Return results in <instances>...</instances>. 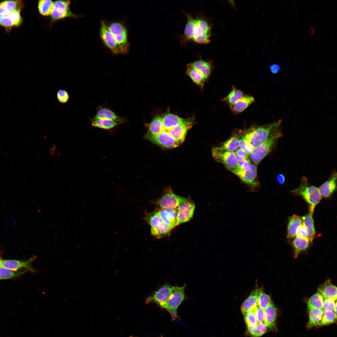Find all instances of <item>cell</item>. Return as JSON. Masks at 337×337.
I'll return each mask as SVG.
<instances>
[{
    "instance_id": "cell-28",
    "label": "cell",
    "mask_w": 337,
    "mask_h": 337,
    "mask_svg": "<svg viewBox=\"0 0 337 337\" xmlns=\"http://www.w3.org/2000/svg\"><path fill=\"white\" fill-rule=\"evenodd\" d=\"M301 217L299 216L294 214L289 217L287 228V237L291 239L296 236L298 227L302 224Z\"/></svg>"
},
{
    "instance_id": "cell-39",
    "label": "cell",
    "mask_w": 337,
    "mask_h": 337,
    "mask_svg": "<svg viewBox=\"0 0 337 337\" xmlns=\"http://www.w3.org/2000/svg\"><path fill=\"white\" fill-rule=\"evenodd\" d=\"M272 302L270 296L260 289L257 305L264 310Z\"/></svg>"
},
{
    "instance_id": "cell-29",
    "label": "cell",
    "mask_w": 337,
    "mask_h": 337,
    "mask_svg": "<svg viewBox=\"0 0 337 337\" xmlns=\"http://www.w3.org/2000/svg\"><path fill=\"white\" fill-rule=\"evenodd\" d=\"M89 119L92 126L106 130L111 129L123 123L119 121L110 119Z\"/></svg>"
},
{
    "instance_id": "cell-46",
    "label": "cell",
    "mask_w": 337,
    "mask_h": 337,
    "mask_svg": "<svg viewBox=\"0 0 337 337\" xmlns=\"http://www.w3.org/2000/svg\"><path fill=\"white\" fill-rule=\"evenodd\" d=\"M254 312L258 323H265L264 310L257 306Z\"/></svg>"
},
{
    "instance_id": "cell-26",
    "label": "cell",
    "mask_w": 337,
    "mask_h": 337,
    "mask_svg": "<svg viewBox=\"0 0 337 337\" xmlns=\"http://www.w3.org/2000/svg\"><path fill=\"white\" fill-rule=\"evenodd\" d=\"M264 323L267 327L272 329L275 327L277 318L276 307L271 302L265 309Z\"/></svg>"
},
{
    "instance_id": "cell-32",
    "label": "cell",
    "mask_w": 337,
    "mask_h": 337,
    "mask_svg": "<svg viewBox=\"0 0 337 337\" xmlns=\"http://www.w3.org/2000/svg\"><path fill=\"white\" fill-rule=\"evenodd\" d=\"M307 239L296 237L293 239L292 244L294 249V256L297 257L300 253L307 249L310 243Z\"/></svg>"
},
{
    "instance_id": "cell-41",
    "label": "cell",
    "mask_w": 337,
    "mask_h": 337,
    "mask_svg": "<svg viewBox=\"0 0 337 337\" xmlns=\"http://www.w3.org/2000/svg\"><path fill=\"white\" fill-rule=\"evenodd\" d=\"M244 320L247 327H255L258 323L254 311L247 312L244 315Z\"/></svg>"
},
{
    "instance_id": "cell-49",
    "label": "cell",
    "mask_w": 337,
    "mask_h": 337,
    "mask_svg": "<svg viewBox=\"0 0 337 337\" xmlns=\"http://www.w3.org/2000/svg\"><path fill=\"white\" fill-rule=\"evenodd\" d=\"M234 153L238 161L245 160L249 158V156L246 153L239 148Z\"/></svg>"
},
{
    "instance_id": "cell-48",
    "label": "cell",
    "mask_w": 337,
    "mask_h": 337,
    "mask_svg": "<svg viewBox=\"0 0 337 337\" xmlns=\"http://www.w3.org/2000/svg\"><path fill=\"white\" fill-rule=\"evenodd\" d=\"M296 237L305 238L309 240L308 232L303 225H301L298 227L296 231Z\"/></svg>"
},
{
    "instance_id": "cell-4",
    "label": "cell",
    "mask_w": 337,
    "mask_h": 337,
    "mask_svg": "<svg viewBox=\"0 0 337 337\" xmlns=\"http://www.w3.org/2000/svg\"><path fill=\"white\" fill-rule=\"evenodd\" d=\"M291 192L301 197L309 205V212L313 214L316 206L320 202L321 196L318 188L310 184L308 179L303 176L299 186L293 189Z\"/></svg>"
},
{
    "instance_id": "cell-31",
    "label": "cell",
    "mask_w": 337,
    "mask_h": 337,
    "mask_svg": "<svg viewBox=\"0 0 337 337\" xmlns=\"http://www.w3.org/2000/svg\"><path fill=\"white\" fill-rule=\"evenodd\" d=\"M309 310V320L307 324L308 328L319 326L323 314L322 309H312Z\"/></svg>"
},
{
    "instance_id": "cell-13",
    "label": "cell",
    "mask_w": 337,
    "mask_h": 337,
    "mask_svg": "<svg viewBox=\"0 0 337 337\" xmlns=\"http://www.w3.org/2000/svg\"><path fill=\"white\" fill-rule=\"evenodd\" d=\"M174 287L168 284L164 285L147 298L146 303H155L166 309L168 300Z\"/></svg>"
},
{
    "instance_id": "cell-22",
    "label": "cell",
    "mask_w": 337,
    "mask_h": 337,
    "mask_svg": "<svg viewBox=\"0 0 337 337\" xmlns=\"http://www.w3.org/2000/svg\"><path fill=\"white\" fill-rule=\"evenodd\" d=\"M193 66L207 80L213 69L212 62L210 60L199 59L191 63Z\"/></svg>"
},
{
    "instance_id": "cell-42",
    "label": "cell",
    "mask_w": 337,
    "mask_h": 337,
    "mask_svg": "<svg viewBox=\"0 0 337 337\" xmlns=\"http://www.w3.org/2000/svg\"><path fill=\"white\" fill-rule=\"evenodd\" d=\"M239 148L243 150L248 156L254 148L243 137V134L239 141Z\"/></svg>"
},
{
    "instance_id": "cell-24",
    "label": "cell",
    "mask_w": 337,
    "mask_h": 337,
    "mask_svg": "<svg viewBox=\"0 0 337 337\" xmlns=\"http://www.w3.org/2000/svg\"><path fill=\"white\" fill-rule=\"evenodd\" d=\"M255 99L252 95H244L240 100L230 106L232 112L237 114L241 113L255 102Z\"/></svg>"
},
{
    "instance_id": "cell-7",
    "label": "cell",
    "mask_w": 337,
    "mask_h": 337,
    "mask_svg": "<svg viewBox=\"0 0 337 337\" xmlns=\"http://www.w3.org/2000/svg\"><path fill=\"white\" fill-rule=\"evenodd\" d=\"M282 134L273 136L260 145L253 148L249 157L256 166L271 151Z\"/></svg>"
},
{
    "instance_id": "cell-25",
    "label": "cell",
    "mask_w": 337,
    "mask_h": 337,
    "mask_svg": "<svg viewBox=\"0 0 337 337\" xmlns=\"http://www.w3.org/2000/svg\"><path fill=\"white\" fill-rule=\"evenodd\" d=\"M186 72L193 82L203 89L206 80L203 75L193 66L191 63L187 65Z\"/></svg>"
},
{
    "instance_id": "cell-54",
    "label": "cell",
    "mask_w": 337,
    "mask_h": 337,
    "mask_svg": "<svg viewBox=\"0 0 337 337\" xmlns=\"http://www.w3.org/2000/svg\"><path fill=\"white\" fill-rule=\"evenodd\" d=\"M130 337H134V336H130Z\"/></svg>"
},
{
    "instance_id": "cell-16",
    "label": "cell",
    "mask_w": 337,
    "mask_h": 337,
    "mask_svg": "<svg viewBox=\"0 0 337 337\" xmlns=\"http://www.w3.org/2000/svg\"><path fill=\"white\" fill-rule=\"evenodd\" d=\"M35 258L32 257L25 261L3 260V266L15 271L33 272L35 270L32 267V263Z\"/></svg>"
},
{
    "instance_id": "cell-6",
    "label": "cell",
    "mask_w": 337,
    "mask_h": 337,
    "mask_svg": "<svg viewBox=\"0 0 337 337\" xmlns=\"http://www.w3.org/2000/svg\"><path fill=\"white\" fill-rule=\"evenodd\" d=\"M212 153L216 161L224 165L228 169L237 175L238 170V161L234 152L223 150L217 147L212 148Z\"/></svg>"
},
{
    "instance_id": "cell-18",
    "label": "cell",
    "mask_w": 337,
    "mask_h": 337,
    "mask_svg": "<svg viewBox=\"0 0 337 337\" xmlns=\"http://www.w3.org/2000/svg\"><path fill=\"white\" fill-rule=\"evenodd\" d=\"M243 134V130H235L228 139L217 147L223 150L234 152L239 148V141Z\"/></svg>"
},
{
    "instance_id": "cell-52",
    "label": "cell",
    "mask_w": 337,
    "mask_h": 337,
    "mask_svg": "<svg viewBox=\"0 0 337 337\" xmlns=\"http://www.w3.org/2000/svg\"><path fill=\"white\" fill-rule=\"evenodd\" d=\"M3 260L2 258L0 255V269L3 266Z\"/></svg>"
},
{
    "instance_id": "cell-50",
    "label": "cell",
    "mask_w": 337,
    "mask_h": 337,
    "mask_svg": "<svg viewBox=\"0 0 337 337\" xmlns=\"http://www.w3.org/2000/svg\"><path fill=\"white\" fill-rule=\"evenodd\" d=\"M269 68L271 71L274 74L278 73L281 69L280 66L276 64L271 65L270 66Z\"/></svg>"
},
{
    "instance_id": "cell-30",
    "label": "cell",
    "mask_w": 337,
    "mask_h": 337,
    "mask_svg": "<svg viewBox=\"0 0 337 337\" xmlns=\"http://www.w3.org/2000/svg\"><path fill=\"white\" fill-rule=\"evenodd\" d=\"M312 215L313 214L309 212L301 217L303 225L305 227L308 232L309 240L310 242H312L316 233Z\"/></svg>"
},
{
    "instance_id": "cell-17",
    "label": "cell",
    "mask_w": 337,
    "mask_h": 337,
    "mask_svg": "<svg viewBox=\"0 0 337 337\" xmlns=\"http://www.w3.org/2000/svg\"><path fill=\"white\" fill-rule=\"evenodd\" d=\"M337 172L333 170L329 179L319 188L321 197L328 198L335 192L337 188Z\"/></svg>"
},
{
    "instance_id": "cell-36",
    "label": "cell",
    "mask_w": 337,
    "mask_h": 337,
    "mask_svg": "<svg viewBox=\"0 0 337 337\" xmlns=\"http://www.w3.org/2000/svg\"><path fill=\"white\" fill-rule=\"evenodd\" d=\"M247 333L252 337H259L266 332L267 327L265 323H258L255 327H247Z\"/></svg>"
},
{
    "instance_id": "cell-21",
    "label": "cell",
    "mask_w": 337,
    "mask_h": 337,
    "mask_svg": "<svg viewBox=\"0 0 337 337\" xmlns=\"http://www.w3.org/2000/svg\"><path fill=\"white\" fill-rule=\"evenodd\" d=\"M23 4L21 0H7L0 2V15H7L16 11H21Z\"/></svg>"
},
{
    "instance_id": "cell-2",
    "label": "cell",
    "mask_w": 337,
    "mask_h": 337,
    "mask_svg": "<svg viewBox=\"0 0 337 337\" xmlns=\"http://www.w3.org/2000/svg\"><path fill=\"white\" fill-rule=\"evenodd\" d=\"M187 22L183 33L180 37V44L184 46L192 42L198 44H207L210 42L212 25L204 17L198 15L193 17L190 13L183 12Z\"/></svg>"
},
{
    "instance_id": "cell-43",
    "label": "cell",
    "mask_w": 337,
    "mask_h": 337,
    "mask_svg": "<svg viewBox=\"0 0 337 337\" xmlns=\"http://www.w3.org/2000/svg\"><path fill=\"white\" fill-rule=\"evenodd\" d=\"M335 300L330 298H325L323 304V309L325 311H334L336 303Z\"/></svg>"
},
{
    "instance_id": "cell-44",
    "label": "cell",
    "mask_w": 337,
    "mask_h": 337,
    "mask_svg": "<svg viewBox=\"0 0 337 337\" xmlns=\"http://www.w3.org/2000/svg\"><path fill=\"white\" fill-rule=\"evenodd\" d=\"M20 12L16 11L10 13L12 19L14 27L20 26L22 22V19L20 15Z\"/></svg>"
},
{
    "instance_id": "cell-35",
    "label": "cell",
    "mask_w": 337,
    "mask_h": 337,
    "mask_svg": "<svg viewBox=\"0 0 337 337\" xmlns=\"http://www.w3.org/2000/svg\"><path fill=\"white\" fill-rule=\"evenodd\" d=\"M324 297L319 292L310 297L307 303L309 310L312 309H323Z\"/></svg>"
},
{
    "instance_id": "cell-37",
    "label": "cell",
    "mask_w": 337,
    "mask_h": 337,
    "mask_svg": "<svg viewBox=\"0 0 337 337\" xmlns=\"http://www.w3.org/2000/svg\"><path fill=\"white\" fill-rule=\"evenodd\" d=\"M26 272L15 271L2 266L0 269V280H7L18 277Z\"/></svg>"
},
{
    "instance_id": "cell-11",
    "label": "cell",
    "mask_w": 337,
    "mask_h": 337,
    "mask_svg": "<svg viewBox=\"0 0 337 337\" xmlns=\"http://www.w3.org/2000/svg\"><path fill=\"white\" fill-rule=\"evenodd\" d=\"M186 198L175 194L170 188H167L160 197L155 202L157 209L163 208H176Z\"/></svg>"
},
{
    "instance_id": "cell-10",
    "label": "cell",
    "mask_w": 337,
    "mask_h": 337,
    "mask_svg": "<svg viewBox=\"0 0 337 337\" xmlns=\"http://www.w3.org/2000/svg\"><path fill=\"white\" fill-rule=\"evenodd\" d=\"M185 287L186 285L181 287H174L168 300L166 310L173 319L177 317L178 308L184 299Z\"/></svg>"
},
{
    "instance_id": "cell-34",
    "label": "cell",
    "mask_w": 337,
    "mask_h": 337,
    "mask_svg": "<svg viewBox=\"0 0 337 337\" xmlns=\"http://www.w3.org/2000/svg\"><path fill=\"white\" fill-rule=\"evenodd\" d=\"M54 2L50 0H40L38 2V11L41 15H51L54 7Z\"/></svg>"
},
{
    "instance_id": "cell-55",
    "label": "cell",
    "mask_w": 337,
    "mask_h": 337,
    "mask_svg": "<svg viewBox=\"0 0 337 337\" xmlns=\"http://www.w3.org/2000/svg\"><path fill=\"white\" fill-rule=\"evenodd\" d=\"M162 337V336H161V337Z\"/></svg>"
},
{
    "instance_id": "cell-53",
    "label": "cell",
    "mask_w": 337,
    "mask_h": 337,
    "mask_svg": "<svg viewBox=\"0 0 337 337\" xmlns=\"http://www.w3.org/2000/svg\"><path fill=\"white\" fill-rule=\"evenodd\" d=\"M334 311L335 313L336 314V312H337V303H336V304H335V307H334Z\"/></svg>"
},
{
    "instance_id": "cell-19",
    "label": "cell",
    "mask_w": 337,
    "mask_h": 337,
    "mask_svg": "<svg viewBox=\"0 0 337 337\" xmlns=\"http://www.w3.org/2000/svg\"><path fill=\"white\" fill-rule=\"evenodd\" d=\"M163 221L173 229L177 226V208H163L156 210Z\"/></svg>"
},
{
    "instance_id": "cell-27",
    "label": "cell",
    "mask_w": 337,
    "mask_h": 337,
    "mask_svg": "<svg viewBox=\"0 0 337 337\" xmlns=\"http://www.w3.org/2000/svg\"><path fill=\"white\" fill-rule=\"evenodd\" d=\"M318 292L323 297L330 298L335 300H336L337 287L332 283L330 280L326 281L320 286Z\"/></svg>"
},
{
    "instance_id": "cell-23",
    "label": "cell",
    "mask_w": 337,
    "mask_h": 337,
    "mask_svg": "<svg viewBox=\"0 0 337 337\" xmlns=\"http://www.w3.org/2000/svg\"><path fill=\"white\" fill-rule=\"evenodd\" d=\"M89 119L95 120L100 119H110L119 121L124 123L125 120L117 115L112 110L108 108L99 107L97 110V112L93 118Z\"/></svg>"
},
{
    "instance_id": "cell-33",
    "label": "cell",
    "mask_w": 337,
    "mask_h": 337,
    "mask_svg": "<svg viewBox=\"0 0 337 337\" xmlns=\"http://www.w3.org/2000/svg\"><path fill=\"white\" fill-rule=\"evenodd\" d=\"M244 95L241 90L233 86L231 91L222 100L230 106L241 99Z\"/></svg>"
},
{
    "instance_id": "cell-15",
    "label": "cell",
    "mask_w": 337,
    "mask_h": 337,
    "mask_svg": "<svg viewBox=\"0 0 337 337\" xmlns=\"http://www.w3.org/2000/svg\"><path fill=\"white\" fill-rule=\"evenodd\" d=\"M194 203L190 199L186 198L177 207V226L189 221L193 217L195 211Z\"/></svg>"
},
{
    "instance_id": "cell-1",
    "label": "cell",
    "mask_w": 337,
    "mask_h": 337,
    "mask_svg": "<svg viewBox=\"0 0 337 337\" xmlns=\"http://www.w3.org/2000/svg\"><path fill=\"white\" fill-rule=\"evenodd\" d=\"M193 125L189 118L179 124L168 115L157 114L149 123L145 124L147 132L144 138L162 148L173 149L183 143Z\"/></svg>"
},
{
    "instance_id": "cell-9",
    "label": "cell",
    "mask_w": 337,
    "mask_h": 337,
    "mask_svg": "<svg viewBox=\"0 0 337 337\" xmlns=\"http://www.w3.org/2000/svg\"><path fill=\"white\" fill-rule=\"evenodd\" d=\"M70 3V0H57L54 2V7L50 15L51 23L66 18H77L80 17L71 11Z\"/></svg>"
},
{
    "instance_id": "cell-51",
    "label": "cell",
    "mask_w": 337,
    "mask_h": 337,
    "mask_svg": "<svg viewBox=\"0 0 337 337\" xmlns=\"http://www.w3.org/2000/svg\"><path fill=\"white\" fill-rule=\"evenodd\" d=\"M277 179L278 182L280 184L284 183L285 181V176L282 174H279L277 176Z\"/></svg>"
},
{
    "instance_id": "cell-14",
    "label": "cell",
    "mask_w": 337,
    "mask_h": 337,
    "mask_svg": "<svg viewBox=\"0 0 337 337\" xmlns=\"http://www.w3.org/2000/svg\"><path fill=\"white\" fill-rule=\"evenodd\" d=\"M100 36L103 42L112 53L115 55L121 54L114 37L108 29L106 22L103 20L100 21Z\"/></svg>"
},
{
    "instance_id": "cell-20",
    "label": "cell",
    "mask_w": 337,
    "mask_h": 337,
    "mask_svg": "<svg viewBox=\"0 0 337 337\" xmlns=\"http://www.w3.org/2000/svg\"><path fill=\"white\" fill-rule=\"evenodd\" d=\"M259 291L260 289L258 288L254 290L242 303L241 310L244 315L248 312L254 311L258 306Z\"/></svg>"
},
{
    "instance_id": "cell-12",
    "label": "cell",
    "mask_w": 337,
    "mask_h": 337,
    "mask_svg": "<svg viewBox=\"0 0 337 337\" xmlns=\"http://www.w3.org/2000/svg\"><path fill=\"white\" fill-rule=\"evenodd\" d=\"M237 175L247 186L250 192H255L259 189L257 167L254 164L252 163L250 169L247 171H239Z\"/></svg>"
},
{
    "instance_id": "cell-8",
    "label": "cell",
    "mask_w": 337,
    "mask_h": 337,
    "mask_svg": "<svg viewBox=\"0 0 337 337\" xmlns=\"http://www.w3.org/2000/svg\"><path fill=\"white\" fill-rule=\"evenodd\" d=\"M145 220L151 227V233L153 236H161L167 233L170 227L162 220L157 210L145 212Z\"/></svg>"
},
{
    "instance_id": "cell-40",
    "label": "cell",
    "mask_w": 337,
    "mask_h": 337,
    "mask_svg": "<svg viewBox=\"0 0 337 337\" xmlns=\"http://www.w3.org/2000/svg\"><path fill=\"white\" fill-rule=\"evenodd\" d=\"M0 25L4 27L7 32H9L12 27H14L12 19L10 14L0 15Z\"/></svg>"
},
{
    "instance_id": "cell-45",
    "label": "cell",
    "mask_w": 337,
    "mask_h": 337,
    "mask_svg": "<svg viewBox=\"0 0 337 337\" xmlns=\"http://www.w3.org/2000/svg\"><path fill=\"white\" fill-rule=\"evenodd\" d=\"M56 96L58 101L61 104L66 103L69 99V95L68 92L66 90H59L57 93Z\"/></svg>"
},
{
    "instance_id": "cell-47",
    "label": "cell",
    "mask_w": 337,
    "mask_h": 337,
    "mask_svg": "<svg viewBox=\"0 0 337 337\" xmlns=\"http://www.w3.org/2000/svg\"><path fill=\"white\" fill-rule=\"evenodd\" d=\"M251 164L250 159L249 158L245 160L238 161V172L239 171H245L249 170Z\"/></svg>"
},
{
    "instance_id": "cell-3",
    "label": "cell",
    "mask_w": 337,
    "mask_h": 337,
    "mask_svg": "<svg viewBox=\"0 0 337 337\" xmlns=\"http://www.w3.org/2000/svg\"><path fill=\"white\" fill-rule=\"evenodd\" d=\"M281 123V120H279L268 124L253 126L243 130V136L254 148L273 136L282 134Z\"/></svg>"
},
{
    "instance_id": "cell-5",
    "label": "cell",
    "mask_w": 337,
    "mask_h": 337,
    "mask_svg": "<svg viewBox=\"0 0 337 337\" xmlns=\"http://www.w3.org/2000/svg\"><path fill=\"white\" fill-rule=\"evenodd\" d=\"M106 25L116 41L121 54H128L129 44L128 40L127 30L125 25L119 22H112Z\"/></svg>"
},
{
    "instance_id": "cell-38",
    "label": "cell",
    "mask_w": 337,
    "mask_h": 337,
    "mask_svg": "<svg viewBox=\"0 0 337 337\" xmlns=\"http://www.w3.org/2000/svg\"><path fill=\"white\" fill-rule=\"evenodd\" d=\"M336 320V314L334 311L324 310L320 324V326L329 325L334 322Z\"/></svg>"
}]
</instances>
